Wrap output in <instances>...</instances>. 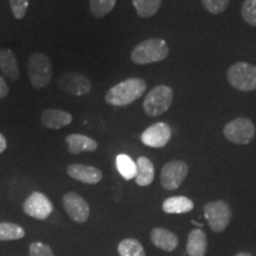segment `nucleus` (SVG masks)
<instances>
[{"instance_id":"nucleus-1","label":"nucleus","mask_w":256,"mask_h":256,"mask_svg":"<svg viewBox=\"0 0 256 256\" xmlns=\"http://www.w3.org/2000/svg\"><path fill=\"white\" fill-rule=\"evenodd\" d=\"M146 89L147 84L144 78H127L113 86L110 90L106 92L104 100L110 106L124 107V106L133 104L138 98H142Z\"/></svg>"},{"instance_id":"nucleus-2","label":"nucleus","mask_w":256,"mask_h":256,"mask_svg":"<svg viewBox=\"0 0 256 256\" xmlns=\"http://www.w3.org/2000/svg\"><path fill=\"white\" fill-rule=\"evenodd\" d=\"M168 46L164 40L150 38L134 48L130 54V60L133 63L144 66V64L162 62L168 56Z\"/></svg>"},{"instance_id":"nucleus-3","label":"nucleus","mask_w":256,"mask_h":256,"mask_svg":"<svg viewBox=\"0 0 256 256\" xmlns=\"http://www.w3.org/2000/svg\"><path fill=\"white\" fill-rule=\"evenodd\" d=\"M28 75L34 89H43L52 80V64L49 57L42 52L32 54L28 63Z\"/></svg>"},{"instance_id":"nucleus-4","label":"nucleus","mask_w":256,"mask_h":256,"mask_svg":"<svg viewBox=\"0 0 256 256\" xmlns=\"http://www.w3.org/2000/svg\"><path fill=\"white\" fill-rule=\"evenodd\" d=\"M174 102V90L165 84L156 86L148 92L144 100V110L148 116H159L166 113Z\"/></svg>"},{"instance_id":"nucleus-5","label":"nucleus","mask_w":256,"mask_h":256,"mask_svg":"<svg viewBox=\"0 0 256 256\" xmlns=\"http://www.w3.org/2000/svg\"><path fill=\"white\" fill-rule=\"evenodd\" d=\"M228 82L240 92L256 90V66L247 62L234 63L226 72Z\"/></svg>"},{"instance_id":"nucleus-6","label":"nucleus","mask_w":256,"mask_h":256,"mask_svg":"<svg viewBox=\"0 0 256 256\" xmlns=\"http://www.w3.org/2000/svg\"><path fill=\"white\" fill-rule=\"evenodd\" d=\"M204 217L212 232H222L229 226L232 212L226 202L214 200L204 206Z\"/></svg>"},{"instance_id":"nucleus-7","label":"nucleus","mask_w":256,"mask_h":256,"mask_svg":"<svg viewBox=\"0 0 256 256\" xmlns=\"http://www.w3.org/2000/svg\"><path fill=\"white\" fill-rule=\"evenodd\" d=\"M255 133L254 124L247 118H236L223 128L224 136L236 145H247L254 139Z\"/></svg>"},{"instance_id":"nucleus-8","label":"nucleus","mask_w":256,"mask_h":256,"mask_svg":"<svg viewBox=\"0 0 256 256\" xmlns=\"http://www.w3.org/2000/svg\"><path fill=\"white\" fill-rule=\"evenodd\" d=\"M188 166L183 160H174V162H166L160 174V183L165 190H177L188 177Z\"/></svg>"},{"instance_id":"nucleus-9","label":"nucleus","mask_w":256,"mask_h":256,"mask_svg":"<svg viewBox=\"0 0 256 256\" xmlns=\"http://www.w3.org/2000/svg\"><path fill=\"white\" fill-rule=\"evenodd\" d=\"M23 210L25 215L32 218L44 220L52 214L54 206L46 194L36 191L25 200Z\"/></svg>"},{"instance_id":"nucleus-10","label":"nucleus","mask_w":256,"mask_h":256,"mask_svg":"<svg viewBox=\"0 0 256 256\" xmlns=\"http://www.w3.org/2000/svg\"><path fill=\"white\" fill-rule=\"evenodd\" d=\"M57 84L60 90L74 96H82L92 90V82L78 72L63 74L60 76Z\"/></svg>"},{"instance_id":"nucleus-11","label":"nucleus","mask_w":256,"mask_h":256,"mask_svg":"<svg viewBox=\"0 0 256 256\" xmlns=\"http://www.w3.org/2000/svg\"><path fill=\"white\" fill-rule=\"evenodd\" d=\"M172 130L168 124L156 122L147 127L142 132L140 139H142L144 145L152 147V148H162L170 142Z\"/></svg>"},{"instance_id":"nucleus-12","label":"nucleus","mask_w":256,"mask_h":256,"mask_svg":"<svg viewBox=\"0 0 256 256\" xmlns=\"http://www.w3.org/2000/svg\"><path fill=\"white\" fill-rule=\"evenodd\" d=\"M63 206L66 212L72 220L78 223L87 222L90 215V209L84 198L76 192H68L63 196Z\"/></svg>"},{"instance_id":"nucleus-13","label":"nucleus","mask_w":256,"mask_h":256,"mask_svg":"<svg viewBox=\"0 0 256 256\" xmlns=\"http://www.w3.org/2000/svg\"><path fill=\"white\" fill-rule=\"evenodd\" d=\"M66 174L75 180L81 182L84 184H98L102 179L101 170L94 166L83 165V164H72L66 168Z\"/></svg>"},{"instance_id":"nucleus-14","label":"nucleus","mask_w":256,"mask_h":256,"mask_svg":"<svg viewBox=\"0 0 256 256\" xmlns=\"http://www.w3.org/2000/svg\"><path fill=\"white\" fill-rule=\"evenodd\" d=\"M40 122L46 130H60L72 122V115L66 110L49 108L42 113Z\"/></svg>"},{"instance_id":"nucleus-15","label":"nucleus","mask_w":256,"mask_h":256,"mask_svg":"<svg viewBox=\"0 0 256 256\" xmlns=\"http://www.w3.org/2000/svg\"><path fill=\"white\" fill-rule=\"evenodd\" d=\"M151 241L156 248L164 252H174L179 246L178 236L165 228H154L151 232Z\"/></svg>"},{"instance_id":"nucleus-16","label":"nucleus","mask_w":256,"mask_h":256,"mask_svg":"<svg viewBox=\"0 0 256 256\" xmlns=\"http://www.w3.org/2000/svg\"><path fill=\"white\" fill-rule=\"evenodd\" d=\"M68 151L72 154H80L82 152H94L98 150V142L94 139L83 134H69L66 138Z\"/></svg>"},{"instance_id":"nucleus-17","label":"nucleus","mask_w":256,"mask_h":256,"mask_svg":"<svg viewBox=\"0 0 256 256\" xmlns=\"http://www.w3.org/2000/svg\"><path fill=\"white\" fill-rule=\"evenodd\" d=\"M208 249L206 234L202 229H194L188 236L186 252L188 256H206Z\"/></svg>"},{"instance_id":"nucleus-18","label":"nucleus","mask_w":256,"mask_h":256,"mask_svg":"<svg viewBox=\"0 0 256 256\" xmlns=\"http://www.w3.org/2000/svg\"><path fill=\"white\" fill-rule=\"evenodd\" d=\"M0 69L10 81L14 82L19 78L18 60L11 49L0 50Z\"/></svg>"},{"instance_id":"nucleus-19","label":"nucleus","mask_w":256,"mask_h":256,"mask_svg":"<svg viewBox=\"0 0 256 256\" xmlns=\"http://www.w3.org/2000/svg\"><path fill=\"white\" fill-rule=\"evenodd\" d=\"M136 183L139 186H148L154 180V165L146 156H139L136 159Z\"/></svg>"},{"instance_id":"nucleus-20","label":"nucleus","mask_w":256,"mask_h":256,"mask_svg":"<svg viewBox=\"0 0 256 256\" xmlns=\"http://www.w3.org/2000/svg\"><path fill=\"white\" fill-rule=\"evenodd\" d=\"M194 204L190 198L185 196L170 197L162 203V211L170 215H180L194 210Z\"/></svg>"},{"instance_id":"nucleus-21","label":"nucleus","mask_w":256,"mask_h":256,"mask_svg":"<svg viewBox=\"0 0 256 256\" xmlns=\"http://www.w3.org/2000/svg\"><path fill=\"white\" fill-rule=\"evenodd\" d=\"M116 164V168L119 174L126 179V180H130L134 179L136 176V162L127 154H119L115 160Z\"/></svg>"},{"instance_id":"nucleus-22","label":"nucleus","mask_w":256,"mask_h":256,"mask_svg":"<svg viewBox=\"0 0 256 256\" xmlns=\"http://www.w3.org/2000/svg\"><path fill=\"white\" fill-rule=\"evenodd\" d=\"M136 14L142 18H150L159 11L162 0H132Z\"/></svg>"},{"instance_id":"nucleus-23","label":"nucleus","mask_w":256,"mask_h":256,"mask_svg":"<svg viewBox=\"0 0 256 256\" xmlns=\"http://www.w3.org/2000/svg\"><path fill=\"white\" fill-rule=\"evenodd\" d=\"M120 256H146L145 249L136 238H124L118 246Z\"/></svg>"},{"instance_id":"nucleus-24","label":"nucleus","mask_w":256,"mask_h":256,"mask_svg":"<svg viewBox=\"0 0 256 256\" xmlns=\"http://www.w3.org/2000/svg\"><path fill=\"white\" fill-rule=\"evenodd\" d=\"M25 236V230L14 223H0V241H14Z\"/></svg>"},{"instance_id":"nucleus-25","label":"nucleus","mask_w":256,"mask_h":256,"mask_svg":"<svg viewBox=\"0 0 256 256\" xmlns=\"http://www.w3.org/2000/svg\"><path fill=\"white\" fill-rule=\"evenodd\" d=\"M116 0H90V11L95 18H104L113 11Z\"/></svg>"},{"instance_id":"nucleus-26","label":"nucleus","mask_w":256,"mask_h":256,"mask_svg":"<svg viewBox=\"0 0 256 256\" xmlns=\"http://www.w3.org/2000/svg\"><path fill=\"white\" fill-rule=\"evenodd\" d=\"M241 14L246 23L256 28V0H244L242 4Z\"/></svg>"},{"instance_id":"nucleus-27","label":"nucleus","mask_w":256,"mask_h":256,"mask_svg":"<svg viewBox=\"0 0 256 256\" xmlns=\"http://www.w3.org/2000/svg\"><path fill=\"white\" fill-rule=\"evenodd\" d=\"M230 0H202L204 8L211 14H220L228 8Z\"/></svg>"},{"instance_id":"nucleus-28","label":"nucleus","mask_w":256,"mask_h":256,"mask_svg":"<svg viewBox=\"0 0 256 256\" xmlns=\"http://www.w3.org/2000/svg\"><path fill=\"white\" fill-rule=\"evenodd\" d=\"M10 6L16 19H23L26 14L28 0H10Z\"/></svg>"},{"instance_id":"nucleus-29","label":"nucleus","mask_w":256,"mask_h":256,"mask_svg":"<svg viewBox=\"0 0 256 256\" xmlns=\"http://www.w3.org/2000/svg\"><path fill=\"white\" fill-rule=\"evenodd\" d=\"M28 254L30 256H55L49 246L40 242H32L28 248Z\"/></svg>"},{"instance_id":"nucleus-30","label":"nucleus","mask_w":256,"mask_h":256,"mask_svg":"<svg viewBox=\"0 0 256 256\" xmlns=\"http://www.w3.org/2000/svg\"><path fill=\"white\" fill-rule=\"evenodd\" d=\"M8 92L10 88L8 82H6V80L2 76H0V98H5L8 95Z\"/></svg>"},{"instance_id":"nucleus-31","label":"nucleus","mask_w":256,"mask_h":256,"mask_svg":"<svg viewBox=\"0 0 256 256\" xmlns=\"http://www.w3.org/2000/svg\"><path fill=\"white\" fill-rule=\"evenodd\" d=\"M8 148V142H6V138L0 133V154Z\"/></svg>"},{"instance_id":"nucleus-32","label":"nucleus","mask_w":256,"mask_h":256,"mask_svg":"<svg viewBox=\"0 0 256 256\" xmlns=\"http://www.w3.org/2000/svg\"><path fill=\"white\" fill-rule=\"evenodd\" d=\"M235 256H254V255H252L250 252H238Z\"/></svg>"}]
</instances>
